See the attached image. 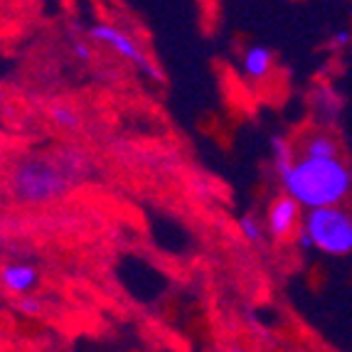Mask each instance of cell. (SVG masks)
Masks as SVG:
<instances>
[{
	"instance_id": "1",
	"label": "cell",
	"mask_w": 352,
	"mask_h": 352,
	"mask_svg": "<svg viewBox=\"0 0 352 352\" xmlns=\"http://www.w3.org/2000/svg\"><path fill=\"white\" fill-rule=\"evenodd\" d=\"M288 197L308 210L338 207L347 195L352 177L340 160H298L288 175L281 177Z\"/></svg>"
},
{
	"instance_id": "2",
	"label": "cell",
	"mask_w": 352,
	"mask_h": 352,
	"mask_svg": "<svg viewBox=\"0 0 352 352\" xmlns=\"http://www.w3.org/2000/svg\"><path fill=\"white\" fill-rule=\"evenodd\" d=\"M10 185L15 197L30 205H45L65 197L74 180L65 173L57 158H25L12 168Z\"/></svg>"
},
{
	"instance_id": "3",
	"label": "cell",
	"mask_w": 352,
	"mask_h": 352,
	"mask_svg": "<svg viewBox=\"0 0 352 352\" xmlns=\"http://www.w3.org/2000/svg\"><path fill=\"white\" fill-rule=\"evenodd\" d=\"M303 229L313 239V247H318L320 252L335 254V256L352 252V217L340 207L311 210Z\"/></svg>"
},
{
	"instance_id": "4",
	"label": "cell",
	"mask_w": 352,
	"mask_h": 352,
	"mask_svg": "<svg viewBox=\"0 0 352 352\" xmlns=\"http://www.w3.org/2000/svg\"><path fill=\"white\" fill-rule=\"evenodd\" d=\"M89 37L104 42V45H109L111 50H116V54H121L124 59L133 62L138 69H143L148 76H153V79H163L158 67L151 65V59L143 54V50L135 45L133 37H131L129 32H124V30L113 28V25L99 23V25H94V28H89Z\"/></svg>"
},
{
	"instance_id": "5",
	"label": "cell",
	"mask_w": 352,
	"mask_h": 352,
	"mask_svg": "<svg viewBox=\"0 0 352 352\" xmlns=\"http://www.w3.org/2000/svg\"><path fill=\"white\" fill-rule=\"evenodd\" d=\"M300 205L296 200H291L288 195L278 197L274 205L269 207V232L276 239H286L291 232H294V224L298 219Z\"/></svg>"
},
{
	"instance_id": "6",
	"label": "cell",
	"mask_w": 352,
	"mask_h": 352,
	"mask_svg": "<svg viewBox=\"0 0 352 352\" xmlns=\"http://www.w3.org/2000/svg\"><path fill=\"white\" fill-rule=\"evenodd\" d=\"M0 281L10 294L30 296V291L40 281V274H37L35 266L30 264H6L0 271Z\"/></svg>"
},
{
	"instance_id": "7",
	"label": "cell",
	"mask_w": 352,
	"mask_h": 352,
	"mask_svg": "<svg viewBox=\"0 0 352 352\" xmlns=\"http://www.w3.org/2000/svg\"><path fill=\"white\" fill-rule=\"evenodd\" d=\"M271 69V52L266 47H249L244 54V72L254 79L266 76V72Z\"/></svg>"
},
{
	"instance_id": "8",
	"label": "cell",
	"mask_w": 352,
	"mask_h": 352,
	"mask_svg": "<svg viewBox=\"0 0 352 352\" xmlns=\"http://www.w3.org/2000/svg\"><path fill=\"white\" fill-rule=\"evenodd\" d=\"M303 153L308 160H335V141L328 135H313Z\"/></svg>"
},
{
	"instance_id": "9",
	"label": "cell",
	"mask_w": 352,
	"mask_h": 352,
	"mask_svg": "<svg viewBox=\"0 0 352 352\" xmlns=\"http://www.w3.org/2000/svg\"><path fill=\"white\" fill-rule=\"evenodd\" d=\"M50 118H52L54 124H57L62 131H76L79 126H82V116H79V111L72 109V106H67V104H54L52 109H50Z\"/></svg>"
},
{
	"instance_id": "10",
	"label": "cell",
	"mask_w": 352,
	"mask_h": 352,
	"mask_svg": "<svg viewBox=\"0 0 352 352\" xmlns=\"http://www.w3.org/2000/svg\"><path fill=\"white\" fill-rule=\"evenodd\" d=\"M271 148H274V160H276V170H278V175H288L291 173V168H294V153H291V146H288L283 138H274L271 141Z\"/></svg>"
},
{
	"instance_id": "11",
	"label": "cell",
	"mask_w": 352,
	"mask_h": 352,
	"mask_svg": "<svg viewBox=\"0 0 352 352\" xmlns=\"http://www.w3.org/2000/svg\"><path fill=\"white\" fill-rule=\"evenodd\" d=\"M239 229L241 234L247 236L249 241H261V222L254 214H244L239 217Z\"/></svg>"
},
{
	"instance_id": "12",
	"label": "cell",
	"mask_w": 352,
	"mask_h": 352,
	"mask_svg": "<svg viewBox=\"0 0 352 352\" xmlns=\"http://www.w3.org/2000/svg\"><path fill=\"white\" fill-rule=\"evenodd\" d=\"M42 308H45V305H42V300L37 298V296H20L18 311L25 313V316H40Z\"/></svg>"
},
{
	"instance_id": "13",
	"label": "cell",
	"mask_w": 352,
	"mask_h": 352,
	"mask_svg": "<svg viewBox=\"0 0 352 352\" xmlns=\"http://www.w3.org/2000/svg\"><path fill=\"white\" fill-rule=\"evenodd\" d=\"M74 54L76 59H82V62H91V50L84 40H76L74 42Z\"/></svg>"
},
{
	"instance_id": "14",
	"label": "cell",
	"mask_w": 352,
	"mask_h": 352,
	"mask_svg": "<svg viewBox=\"0 0 352 352\" xmlns=\"http://www.w3.org/2000/svg\"><path fill=\"white\" fill-rule=\"evenodd\" d=\"M298 247L300 249H313V239L305 234V229H303V232H298Z\"/></svg>"
},
{
	"instance_id": "15",
	"label": "cell",
	"mask_w": 352,
	"mask_h": 352,
	"mask_svg": "<svg viewBox=\"0 0 352 352\" xmlns=\"http://www.w3.org/2000/svg\"><path fill=\"white\" fill-rule=\"evenodd\" d=\"M347 42H350V32H347V30H342V32L335 35V45H347Z\"/></svg>"
},
{
	"instance_id": "16",
	"label": "cell",
	"mask_w": 352,
	"mask_h": 352,
	"mask_svg": "<svg viewBox=\"0 0 352 352\" xmlns=\"http://www.w3.org/2000/svg\"><path fill=\"white\" fill-rule=\"evenodd\" d=\"M229 352H247V350H241V347H232Z\"/></svg>"
}]
</instances>
